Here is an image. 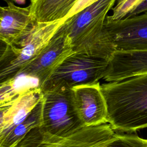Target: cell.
Segmentation results:
<instances>
[{
  "label": "cell",
  "instance_id": "cell-18",
  "mask_svg": "<svg viewBox=\"0 0 147 147\" xmlns=\"http://www.w3.org/2000/svg\"><path fill=\"white\" fill-rule=\"evenodd\" d=\"M144 13H147V0H145L142 3H141L136 9H134L131 13H130L126 17L134 16H137V15H139Z\"/></svg>",
  "mask_w": 147,
  "mask_h": 147
},
{
  "label": "cell",
  "instance_id": "cell-13",
  "mask_svg": "<svg viewBox=\"0 0 147 147\" xmlns=\"http://www.w3.org/2000/svg\"><path fill=\"white\" fill-rule=\"evenodd\" d=\"M78 0H30L32 14L37 22L63 20Z\"/></svg>",
  "mask_w": 147,
  "mask_h": 147
},
{
  "label": "cell",
  "instance_id": "cell-5",
  "mask_svg": "<svg viewBox=\"0 0 147 147\" xmlns=\"http://www.w3.org/2000/svg\"><path fill=\"white\" fill-rule=\"evenodd\" d=\"M109 62L84 54L73 53L63 61L40 88L44 92L98 83L103 79Z\"/></svg>",
  "mask_w": 147,
  "mask_h": 147
},
{
  "label": "cell",
  "instance_id": "cell-16",
  "mask_svg": "<svg viewBox=\"0 0 147 147\" xmlns=\"http://www.w3.org/2000/svg\"><path fill=\"white\" fill-rule=\"evenodd\" d=\"M145 0H117L116 5L112 9V15L107 16L113 20L126 18Z\"/></svg>",
  "mask_w": 147,
  "mask_h": 147
},
{
  "label": "cell",
  "instance_id": "cell-3",
  "mask_svg": "<svg viewBox=\"0 0 147 147\" xmlns=\"http://www.w3.org/2000/svg\"><path fill=\"white\" fill-rule=\"evenodd\" d=\"M64 21L37 22L30 32L16 42L8 45L1 43V83L17 78L20 72L47 47Z\"/></svg>",
  "mask_w": 147,
  "mask_h": 147
},
{
  "label": "cell",
  "instance_id": "cell-6",
  "mask_svg": "<svg viewBox=\"0 0 147 147\" xmlns=\"http://www.w3.org/2000/svg\"><path fill=\"white\" fill-rule=\"evenodd\" d=\"M73 53L71 39L61 25L47 47L18 75L37 79V86L40 88L63 61Z\"/></svg>",
  "mask_w": 147,
  "mask_h": 147
},
{
  "label": "cell",
  "instance_id": "cell-14",
  "mask_svg": "<svg viewBox=\"0 0 147 147\" xmlns=\"http://www.w3.org/2000/svg\"><path fill=\"white\" fill-rule=\"evenodd\" d=\"M41 109L42 99L22 122L0 139V147H16L29 131L38 127L41 123Z\"/></svg>",
  "mask_w": 147,
  "mask_h": 147
},
{
  "label": "cell",
  "instance_id": "cell-17",
  "mask_svg": "<svg viewBox=\"0 0 147 147\" xmlns=\"http://www.w3.org/2000/svg\"><path fill=\"white\" fill-rule=\"evenodd\" d=\"M98 1L99 0H78L64 20H65L69 18Z\"/></svg>",
  "mask_w": 147,
  "mask_h": 147
},
{
  "label": "cell",
  "instance_id": "cell-12",
  "mask_svg": "<svg viewBox=\"0 0 147 147\" xmlns=\"http://www.w3.org/2000/svg\"><path fill=\"white\" fill-rule=\"evenodd\" d=\"M96 126H86L65 138L42 135L38 127L32 129L16 147H92Z\"/></svg>",
  "mask_w": 147,
  "mask_h": 147
},
{
  "label": "cell",
  "instance_id": "cell-11",
  "mask_svg": "<svg viewBox=\"0 0 147 147\" xmlns=\"http://www.w3.org/2000/svg\"><path fill=\"white\" fill-rule=\"evenodd\" d=\"M147 74V51L117 50L109 62L103 79L108 82Z\"/></svg>",
  "mask_w": 147,
  "mask_h": 147
},
{
  "label": "cell",
  "instance_id": "cell-7",
  "mask_svg": "<svg viewBox=\"0 0 147 147\" xmlns=\"http://www.w3.org/2000/svg\"><path fill=\"white\" fill-rule=\"evenodd\" d=\"M107 32L119 51H147V13L105 21Z\"/></svg>",
  "mask_w": 147,
  "mask_h": 147
},
{
  "label": "cell",
  "instance_id": "cell-8",
  "mask_svg": "<svg viewBox=\"0 0 147 147\" xmlns=\"http://www.w3.org/2000/svg\"><path fill=\"white\" fill-rule=\"evenodd\" d=\"M74 102L84 127L108 123L107 107L99 82L71 88Z\"/></svg>",
  "mask_w": 147,
  "mask_h": 147
},
{
  "label": "cell",
  "instance_id": "cell-4",
  "mask_svg": "<svg viewBox=\"0 0 147 147\" xmlns=\"http://www.w3.org/2000/svg\"><path fill=\"white\" fill-rule=\"evenodd\" d=\"M76 111L71 89L42 92L40 133L48 137L65 138L84 127Z\"/></svg>",
  "mask_w": 147,
  "mask_h": 147
},
{
  "label": "cell",
  "instance_id": "cell-10",
  "mask_svg": "<svg viewBox=\"0 0 147 147\" xmlns=\"http://www.w3.org/2000/svg\"><path fill=\"white\" fill-rule=\"evenodd\" d=\"M7 5L0 7L1 43L11 44L30 32L36 21L30 10V7H21L11 0H3Z\"/></svg>",
  "mask_w": 147,
  "mask_h": 147
},
{
  "label": "cell",
  "instance_id": "cell-15",
  "mask_svg": "<svg viewBox=\"0 0 147 147\" xmlns=\"http://www.w3.org/2000/svg\"><path fill=\"white\" fill-rule=\"evenodd\" d=\"M96 147H147V139L134 133L119 131L102 141Z\"/></svg>",
  "mask_w": 147,
  "mask_h": 147
},
{
  "label": "cell",
  "instance_id": "cell-1",
  "mask_svg": "<svg viewBox=\"0 0 147 147\" xmlns=\"http://www.w3.org/2000/svg\"><path fill=\"white\" fill-rule=\"evenodd\" d=\"M101 88L114 130L135 133L147 127V74L105 83Z\"/></svg>",
  "mask_w": 147,
  "mask_h": 147
},
{
  "label": "cell",
  "instance_id": "cell-2",
  "mask_svg": "<svg viewBox=\"0 0 147 147\" xmlns=\"http://www.w3.org/2000/svg\"><path fill=\"white\" fill-rule=\"evenodd\" d=\"M117 0H99L65 20L62 28L69 37L74 53L110 61L117 51L105 26L108 12Z\"/></svg>",
  "mask_w": 147,
  "mask_h": 147
},
{
  "label": "cell",
  "instance_id": "cell-9",
  "mask_svg": "<svg viewBox=\"0 0 147 147\" xmlns=\"http://www.w3.org/2000/svg\"><path fill=\"white\" fill-rule=\"evenodd\" d=\"M42 98L37 86L21 91L13 100L0 105V139L22 122Z\"/></svg>",
  "mask_w": 147,
  "mask_h": 147
}]
</instances>
